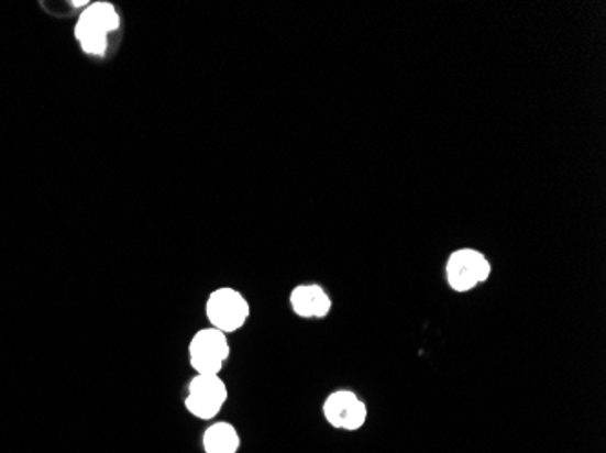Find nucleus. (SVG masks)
I'll return each instance as SVG.
<instances>
[{
  "instance_id": "obj_4",
  "label": "nucleus",
  "mask_w": 606,
  "mask_h": 453,
  "mask_svg": "<svg viewBox=\"0 0 606 453\" xmlns=\"http://www.w3.org/2000/svg\"><path fill=\"white\" fill-rule=\"evenodd\" d=\"M250 301L244 294L233 287H220L209 294L206 301V316L213 329L223 334H233L250 320Z\"/></svg>"
},
{
  "instance_id": "obj_5",
  "label": "nucleus",
  "mask_w": 606,
  "mask_h": 453,
  "mask_svg": "<svg viewBox=\"0 0 606 453\" xmlns=\"http://www.w3.org/2000/svg\"><path fill=\"white\" fill-rule=\"evenodd\" d=\"M228 387L220 376H203L197 374L189 382L187 396L184 399L187 412L200 421H211L222 412L223 405L228 401Z\"/></svg>"
},
{
  "instance_id": "obj_3",
  "label": "nucleus",
  "mask_w": 606,
  "mask_h": 453,
  "mask_svg": "<svg viewBox=\"0 0 606 453\" xmlns=\"http://www.w3.org/2000/svg\"><path fill=\"white\" fill-rule=\"evenodd\" d=\"M491 274H493V265L477 248H458L447 259V284L454 292H471L485 284L491 278Z\"/></svg>"
},
{
  "instance_id": "obj_7",
  "label": "nucleus",
  "mask_w": 606,
  "mask_h": 453,
  "mask_svg": "<svg viewBox=\"0 0 606 453\" xmlns=\"http://www.w3.org/2000/svg\"><path fill=\"white\" fill-rule=\"evenodd\" d=\"M289 303L301 320H323L332 310L331 296L318 284L296 285L290 290Z\"/></svg>"
},
{
  "instance_id": "obj_6",
  "label": "nucleus",
  "mask_w": 606,
  "mask_h": 453,
  "mask_svg": "<svg viewBox=\"0 0 606 453\" xmlns=\"http://www.w3.org/2000/svg\"><path fill=\"white\" fill-rule=\"evenodd\" d=\"M367 405L353 390H337L323 402V418L337 430L356 432L367 421Z\"/></svg>"
},
{
  "instance_id": "obj_1",
  "label": "nucleus",
  "mask_w": 606,
  "mask_h": 453,
  "mask_svg": "<svg viewBox=\"0 0 606 453\" xmlns=\"http://www.w3.org/2000/svg\"><path fill=\"white\" fill-rule=\"evenodd\" d=\"M120 15L117 5L108 0H99L84 8L75 24V38L82 52L91 57H104L109 46V35L119 32Z\"/></svg>"
},
{
  "instance_id": "obj_8",
  "label": "nucleus",
  "mask_w": 606,
  "mask_h": 453,
  "mask_svg": "<svg viewBox=\"0 0 606 453\" xmlns=\"http://www.w3.org/2000/svg\"><path fill=\"white\" fill-rule=\"evenodd\" d=\"M206 453H236L240 450L239 430L231 422H213L202 435Z\"/></svg>"
},
{
  "instance_id": "obj_2",
  "label": "nucleus",
  "mask_w": 606,
  "mask_h": 453,
  "mask_svg": "<svg viewBox=\"0 0 606 453\" xmlns=\"http://www.w3.org/2000/svg\"><path fill=\"white\" fill-rule=\"evenodd\" d=\"M187 354H189V365L195 374L220 376V372L231 354L228 334H223L213 327L198 330L189 341Z\"/></svg>"
}]
</instances>
